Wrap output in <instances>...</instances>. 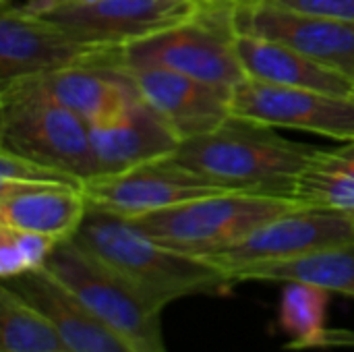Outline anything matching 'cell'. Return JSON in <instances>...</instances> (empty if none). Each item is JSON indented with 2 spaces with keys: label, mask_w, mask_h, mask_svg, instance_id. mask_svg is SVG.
I'll use <instances>...</instances> for the list:
<instances>
[{
  "label": "cell",
  "mask_w": 354,
  "mask_h": 352,
  "mask_svg": "<svg viewBox=\"0 0 354 352\" xmlns=\"http://www.w3.org/2000/svg\"><path fill=\"white\" fill-rule=\"evenodd\" d=\"M73 243L127 280L160 313L178 299L224 295L236 286L220 266L172 251L151 241L131 220L93 205L87 207Z\"/></svg>",
  "instance_id": "6da1fadb"
},
{
  "label": "cell",
  "mask_w": 354,
  "mask_h": 352,
  "mask_svg": "<svg viewBox=\"0 0 354 352\" xmlns=\"http://www.w3.org/2000/svg\"><path fill=\"white\" fill-rule=\"evenodd\" d=\"M319 149L232 114L218 129L183 141L170 158L226 191L292 199L301 172Z\"/></svg>",
  "instance_id": "7a4b0ae2"
},
{
  "label": "cell",
  "mask_w": 354,
  "mask_h": 352,
  "mask_svg": "<svg viewBox=\"0 0 354 352\" xmlns=\"http://www.w3.org/2000/svg\"><path fill=\"white\" fill-rule=\"evenodd\" d=\"M0 147L62 168L83 183L97 174L87 122L35 77L0 87Z\"/></svg>",
  "instance_id": "3957f363"
},
{
  "label": "cell",
  "mask_w": 354,
  "mask_h": 352,
  "mask_svg": "<svg viewBox=\"0 0 354 352\" xmlns=\"http://www.w3.org/2000/svg\"><path fill=\"white\" fill-rule=\"evenodd\" d=\"M299 205L286 197L226 191L139 216L131 222L151 241L205 259L234 247L266 222Z\"/></svg>",
  "instance_id": "277c9868"
},
{
  "label": "cell",
  "mask_w": 354,
  "mask_h": 352,
  "mask_svg": "<svg viewBox=\"0 0 354 352\" xmlns=\"http://www.w3.org/2000/svg\"><path fill=\"white\" fill-rule=\"evenodd\" d=\"M234 4L203 2L193 19L118 48L116 66H162L234 89L247 77L232 46Z\"/></svg>",
  "instance_id": "5b68a950"
},
{
  "label": "cell",
  "mask_w": 354,
  "mask_h": 352,
  "mask_svg": "<svg viewBox=\"0 0 354 352\" xmlns=\"http://www.w3.org/2000/svg\"><path fill=\"white\" fill-rule=\"evenodd\" d=\"M46 270L135 352H168L156 311L127 280L71 241H60Z\"/></svg>",
  "instance_id": "8992f818"
},
{
  "label": "cell",
  "mask_w": 354,
  "mask_h": 352,
  "mask_svg": "<svg viewBox=\"0 0 354 352\" xmlns=\"http://www.w3.org/2000/svg\"><path fill=\"white\" fill-rule=\"evenodd\" d=\"M116 56L118 48L81 41L54 23L25 12L21 6H2L0 87L73 66H116Z\"/></svg>",
  "instance_id": "52a82bcc"
},
{
  "label": "cell",
  "mask_w": 354,
  "mask_h": 352,
  "mask_svg": "<svg viewBox=\"0 0 354 352\" xmlns=\"http://www.w3.org/2000/svg\"><path fill=\"white\" fill-rule=\"evenodd\" d=\"M334 247H354L353 212L299 205L205 259L232 274L251 263L282 261Z\"/></svg>",
  "instance_id": "ba28073f"
},
{
  "label": "cell",
  "mask_w": 354,
  "mask_h": 352,
  "mask_svg": "<svg viewBox=\"0 0 354 352\" xmlns=\"http://www.w3.org/2000/svg\"><path fill=\"white\" fill-rule=\"evenodd\" d=\"M232 114L274 129H299L336 141H354V95L245 77L232 89Z\"/></svg>",
  "instance_id": "9c48e42d"
},
{
  "label": "cell",
  "mask_w": 354,
  "mask_h": 352,
  "mask_svg": "<svg viewBox=\"0 0 354 352\" xmlns=\"http://www.w3.org/2000/svg\"><path fill=\"white\" fill-rule=\"evenodd\" d=\"M216 193H226V189L191 172L170 156L83 183L89 205L129 220Z\"/></svg>",
  "instance_id": "30bf717a"
},
{
  "label": "cell",
  "mask_w": 354,
  "mask_h": 352,
  "mask_svg": "<svg viewBox=\"0 0 354 352\" xmlns=\"http://www.w3.org/2000/svg\"><path fill=\"white\" fill-rule=\"evenodd\" d=\"M197 0H97L85 6H58L41 17L68 35L108 48H122L193 19Z\"/></svg>",
  "instance_id": "8fae6325"
},
{
  "label": "cell",
  "mask_w": 354,
  "mask_h": 352,
  "mask_svg": "<svg viewBox=\"0 0 354 352\" xmlns=\"http://www.w3.org/2000/svg\"><path fill=\"white\" fill-rule=\"evenodd\" d=\"M234 31L284 44L354 79V23L274 2L234 4Z\"/></svg>",
  "instance_id": "7c38bea8"
},
{
  "label": "cell",
  "mask_w": 354,
  "mask_h": 352,
  "mask_svg": "<svg viewBox=\"0 0 354 352\" xmlns=\"http://www.w3.org/2000/svg\"><path fill=\"white\" fill-rule=\"evenodd\" d=\"M122 68V66H120ZM141 98L183 141L205 135L232 116V89L162 66L124 68Z\"/></svg>",
  "instance_id": "4fadbf2b"
},
{
  "label": "cell",
  "mask_w": 354,
  "mask_h": 352,
  "mask_svg": "<svg viewBox=\"0 0 354 352\" xmlns=\"http://www.w3.org/2000/svg\"><path fill=\"white\" fill-rule=\"evenodd\" d=\"M2 284L41 311L71 352H135L46 268L2 280Z\"/></svg>",
  "instance_id": "5bb4252c"
},
{
  "label": "cell",
  "mask_w": 354,
  "mask_h": 352,
  "mask_svg": "<svg viewBox=\"0 0 354 352\" xmlns=\"http://www.w3.org/2000/svg\"><path fill=\"white\" fill-rule=\"evenodd\" d=\"M97 174L108 176L172 156L180 139L141 98L118 118L89 127Z\"/></svg>",
  "instance_id": "9a60e30c"
},
{
  "label": "cell",
  "mask_w": 354,
  "mask_h": 352,
  "mask_svg": "<svg viewBox=\"0 0 354 352\" xmlns=\"http://www.w3.org/2000/svg\"><path fill=\"white\" fill-rule=\"evenodd\" d=\"M35 79L87 127L106 124L141 100L133 77L120 66L85 64Z\"/></svg>",
  "instance_id": "2e32d148"
},
{
  "label": "cell",
  "mask_w": 354,
  "mask_h": 352,
  "mask_svg": "<svg viewBox=\"0 0 354 352\" xmlns=\"http://www.w3.org/2000/svg\"><path fill=\"white\" fill-rule=\"evenodd\" d=\"M87 207L83 189L0 183V226L46 234L58 243L71 241Z\"/></svg>",
  "instance_id": "e0dca14e"
},
{
  "label": "cell",
  "mask_w": 354,
  "mask_h": 352,
  "mask_svg": "<svg viewBox=\"0 0 354 352\" xmlns=\"http://www.w3.org/2000/svg\"><path fill=\"white\" fill-rule=\"evenodd\" d=\"M232 46L247 77L286 87H305L338 95H354V79L284 44L234 33Z\"/></svg>",
  "instance_id": "ac0fdd59"
},
{
  "label": "cell",
  "mask_w": 354,
  "mask_h": 352,
  "mask_svg": "<svg viewBox=\"0 0 354 352\" xmlns=\"http://www.w3.org/2000/svg\"><path fill=\"white\" fill-rule=\"evenodd\" d=\"M241 282H305L354 299V247H334L282 261H263L230 274Z\"/></svg>",
  "instance_id": "d6986e66"
},
{
  "label": "cell",
  "mask_w": 354,
  "mask_h": 352,
  "mask_svg": "<svg viewBox=\"0 0 354 352\" xmlns=\"http://www.w3.org/2000/svg\"><path fill=\"white\" fill-rule=\"evenodd\" d=\"M292 199L309 207L354 214V141L336 149H319L301 172Z\"/></svg>",
  "instance_id": "ffe728a7"
},
{
  "label": "cell",
  "mask_w": 354,
  "mask_h": 352,
  "mask_svg": "<svg viewBox=\"0 0 354 352\" xmlns=\"http://www.w3.org/2000/svg\"><path fill=\"white\" fill-rule=\"evenodd\" d=\"M0 352H71V349L41 311L2 284Z\"/></svg>",
  "instance_id": "44dd1931"
},
{
  "label": "cell",
  "mask_w": 354,
  "mask_h": 352,
  "mask_svg": "<svg viewBox=\"0 0 354 352\" xmlns=\"http://www.w3.org/2000/svg\"><path fill=\"white\" fill-rule=\"evenodd\" d=\"M330 293L305 284L288 282L280 299V328L292 338L288 344L290 351H309L319 349V342L326 334V309Z\"/></svg>",
  "instance_id": "7402d4cb"
},
{
  "label": "cell",
  "mask_w": 354,
  "mask_h": 352,
  "mask_svg": "<svg viewBox=\"0 0 354 352\" xmlns=\"http://www.w3.org/2000/svg\"><path fill=\"white\" fill-rule=\"evenodd\" d=\"M0 183L21 185H62L83 189V180L62 168L12 154L0 147Z\"/></svg>",
  "instance_id": "603a6c76"
},
{
  "label": "cell",
  "mask_w": 354,
  "mask_h": 352,
  "mask_svg": "<svg viewBox=\"0 0 354 352\" xmlns=\"http://www.w3.org/2000/svg\"><path fill=\"white\" fill-rule=\"evenodd\" d=\"M8 230V234L12 237L27 272H35V270H44L48 257L52 255L54 247L58 245V241H54L52 237L46 234H37V232H25V230H15L8 226H2Z\"/></svg>",
  "instance_id": "cb8c5ba5"
},
{
  "label": "cell",
  "mask_w": 354,
  "mask_h": 352,
  "mask_svg": "<svg viewBox=\"0 0 354 352\" xmlns=\"http://www.w3.org/2000/svg\"><path fill=\"white\" fill-rule=\"evenodd\" d=\"M278 6L354 23V0H263Z\"/></svg>",
  "instance_id": "d4e9b609"
},
{
  "label": "cell",
  "mask_w": 354,
  "mask_h": 352,
  "mask_svg": "<svg viewBox=\"0 0 354 352\" xmlns=\"http://www.w3.org/2000/svg\"><path fill=\"white\" fill-rule=\"evenodd\" d=\"M25 272H27L25 261H23L12 237L8 234L6 228L0 226V276H2V280L17 278Z\"/></svg>",
  "instance_id": "484cf974"
},
{
  "label": "cell",
  "mask_w": 354,
  "mask_h": 352,
  "mask_svg": "<svg viewBox=\"0 0 354 352\" xmlns=\"http://www.w3.org/2000/svg\"><path fill=\"white\" fill-rule=\"evenodd\" d=\"M319 349H354V330H326Z\"/></svg>",
  "instance_id": "4316f807"
},
{
  "label": "cell",
  "mask_w": 354,
  "mask_h": 352,
  "mask_svg": "<svg viewBox=\"0 0 354 352\" xmlns=\"http://www.w3.org/2000/svg\"><path fill=\"white\" fill-rule=\"evenodd\" d=\"M236 4H253V2H263V0H232Z\"/></svg>",
  "instance_id": "83f0119b"
},
{
  "label": "cell",
  "mask_w": 354,
  "mask_h": 352,
  "mask_svg": "<svg viewBox=\"0 0 354 352\" xmlns=\"http://www.w3.org/2000/svg\"><path fill=\"white\" fill-rule=\"evenodd\" d=\"M0 4H2V6H8V4H10V0H0Z\"/></svg>",
  "instance_id": "f1b7e54d"
},
{
  "label": "cell",
  "mask_w": 354,
  "mask_h": 352,
  "mask_svg": "<svg viewBox=\"0 0 354 352\" xmlns=\"http://www.w3.org/2000/svg\"><path fill=\"white\" fill-rule=\"evenodd\" d=\"M197 2H201V4H203V2H207V0H197Z\"/></svg>",
  "instance_id": "f546056e"
}]
</instances>
